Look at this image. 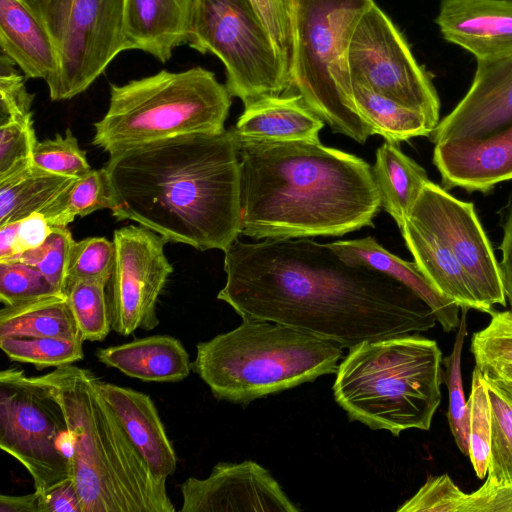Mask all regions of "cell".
Segmentation results:
<instances>
[{
	"label": "cell",
	"mask_w": 512,
	"mask_h": 512,
	"mask_svg": "<svg viewBox=\"0 0 512 512\" xmlns=\"http://www.w3.org/2000/svg\"><path fill=\"white\" fill-rule=\"evenodd\" d=\"M187 44L221 60L225 85L244 107L291 88L280 53L245 0H196Z\"/></svg>",
	"instance_id": "9c48e42d"
},
{
	"label": "cell",
	"mask_w": 512,
	"mask_h": 512,
	"mask_svg": "<svg viewBox=\"0 0 512 512\" xmlns=\"http://www.w3.org/2000/svg\"><path fill=\"white\" fill-rule=\"evenodd\" d=\"M33 120L0 125V179L32 164L37 144Z\"/></svg>",
	"instance_id": "7bdbcfd3"
},
{
	"label": "cell",
	"mask_w": 512,
	"mask_h": 512,
	"mask_svg": "<svg viewBox=\"0 0 512 512\" xmlns=\"http://www.w3.org/2000/svg\"><path fill=\"white\" fill-rule=\"evenodd\" d=\"M53 226L40 213L0 226V260H6L42 245Z\"/></svg>",
	"instance_id": "f6af8a7d"
},
{
	"label": "cell",
	"mask_w": 512,
	"mask_h": 512,
	"mask_svg": "<svg viewBox=\"0 0 512 512\" xmlns=\"http://www.w3.org/2000/svg\"><path fill=\"white\" fill-rule=\"evenodd\" d=\"M490 316L489 324L475 332L471 340V350L478 367L512 363V312L493 310Z\"/></svg>",
	"instance_id": "ab89813d"
},
{
	"label": "cell",
	"mask_w": 512,
	"mask_h": 512,
	"mask_svg": "<svg viewBox=\"0 0 512 512\" xmlns=\"http://www.w3.org/2000/svg\"><path fill=\"white\" fill-rule=\"evenodd\" d=\"M226 85L197 66L110 85L108 110L91 144L113 154L159 139L220 132L232 104Z\"/></svg>",
	"instance_id": "52a82bcc"
},
{
	"label": "cell",
	"mask_w": 512,
	"mask_h": 512,
	"mask_svg": "<svg viewBox=\"0 0 512 512\" xmlns=\"http://www.w3.org/2000/svg\"><path fill=\"white\" fill-rule=\"evenodd\" d=\"M462 512H512V484L496 485L486 480L466 494Z\"/></svg>",
	"instance_id": "bcb514c9"
},
{
	"label": "cell",
	"mask_w": 512,
	"mask_h": 512,
	"mask_svg": "<svg viewBox=\"0 0 512 512\" xmlns=\"http://www.w3.org/2000/svg\"><path fill=\"white\" fill-rule=\"evenodd\" d=\"M433 163L446 188L489 192L512 180V123L476 139H450L435 144Z\"/></svg>",
	"instance_id": "e0dca14e"
},
{
	"label": "cell",
	"mask_w": 512,
	"mask_h": 512,
	"mask_svg": "<svg viewBox=\"0 0 512 512\" xmlns=\"http://www.w3.org/2000/svg\"><path fill=\"white\" fill-rule=\"evenodd\" d=\"M0 45L26 78L46 80L56 70L52 42L22 0H0Z\"/></svg>",
	"instance_id": "cb8c5ba5"
},
{
	"label": "cell",
	"mask_w": 512,
	"mask_h": 512,
	"mask_svg": "<svg viewBox=\"0 0 512 512\" xmlns=\"http://www.w3.org/2000/svg\"><path fill=\"white\" fill-rule=\"evenodd\" d=\"M74 241L67 227H53L42 245L6 260L19 261L35 267L59 292L63 293Z\"/></svg>",
	"instance_id": "8d00e7d4"
},
{
	"label": "cell",
	"mask_w": 512,
	"mask_h": 512,
	"mask_svg": "<svg viewBox=\"0 0 512 512\" xmlns=\"http://www.w3.org/2000/svg\"><path fill=\"white\" fill-rule=\"evenodd\" d=\"M351 80L425 115L434 129L440 99L429 73L391 19L373 3L359 19L347 54Z\"/></svg>",
	"instance_id": "7c38bea8"
},
{
	"label": "cell",
	"mask_w": 512,
	"mask_h": 512,
	"mask_svg": "<svg viewBox=\"0 0 512 512\" xmlns=\"http://www.w3.org/2000/svg\"><path fill=\"white\" fill-rule=\"evenodd\" d=\"M115 207L113 188L105 168H101L75 178L39 212L51 226L67 227L76 217Z\"/></svg>",
	"instance_id": "f546056e"
},
{
	"label": "cell",
	"mask_w": 512,
	"mask_h": 512,
	"mask_svg": "<svg viewBox=\"0 0 512 512\" xmlns=\"http://www.w3.org/2000/svg\"><path fill=\"white\" fill-rule=\"evenodd\" d=\"M491 408V442L487 481L512 484V400L486 379Z\"/></svg>",
	"instance_id": "1f68e13d"
},
{
	"label": "cell",
	"mask_w": 512,
	"mask_h": 512,
	"mask_svg": "<svg viewBox=\"0 0 512 512\" xmlns=\"http://www.w3.org/2000/svg\"><path fill=\"white\" fill-rule=\"evenodd\" d=\"M238 144L242 235L337 237L374 226L381 202L362 158L320 141Z\"/></svg>",
	"instance_id": "3957f363"
},
{
	"label": "cell",
	"mask_w": 512,
	"mask_h": 512,
	"mask_svg": "<svg viewBox=\"0 0 512 512\" xmlns=\"http://www.w3.org/2000/svg\"><path fill=\"white\" fill-rule=\"evenodd\" d=\"M435 22L447 42L476 61L512 54V0H441Z\"/></svg>",
	"instance_id": "ac0fdd59"
},
{
	"label": "cell",
	"mask_w": 512,
	"mask_h": 512,
	"mask_svg": "<svg viewBox=\"0 0 512 512\" xmlns=\"http://www.w3.org/2000/svg\"><path fill=\"white\" fill-rule=\"evenodd\" d=\"M352 98L359 115L370 127L372 135H380L388 142L399 144L413 137H430L433 132L423 113L383 96L363 84L352 81Z\"/></svg>",
	"instance_id": "f1b7e54d"
},
{
	"label": "cell",
	"mask_w": 512,
	"mask_h": 512,
	"mask_svg": "<svg viewBox=\"0 0 512 512\" xmlns=\"http://www.w3.org/2000/svg\"><path fill=\"white\" fill-rule=\"evenodd\" d=\"M117 220L167 242L223 252L241 234L239 144L229 130L189 133L110 154Z\"/></svg>",
	"instance_id": "7a4b0ae2"
},
{
	"label": "cell",
	"mask_w": 512,
	"mask_h": 512,
	"mask_svg": "<svg viewBox=\"0 0 512 512\" xmlns=\"http://www.w3.org/2000/svg\"><path fill=\"white\" fill-rule=\"evenodd\" d=\"M442 360L437 342L418 333L363 341L338 365L334 399L372 430H429L442 399Z\"/></svg>",
	"instance_id": "5b68a950"
},
{
	"label": "cell",
	"mask_w": 512,
	"mask_h": 512,
	"mask_svg": "<svg viewBox=\"0 0 512 512\" xmlns=\"http://www.w3.org/2000/svg\"><path fill=\"white\" fill-rule=\"evenodd\" d=\"M469 402V452L471 464L478 478L488 472L491 442V408L483 373L475 366L472 373Z\"/></svg>",
	"instance_id": "e575fe53"
},
{
	"label": "cell",
	"mask_w": 512,
	"mask_h": 512,
	"mask_svg": "<svg viewBox=\"0 0 512 512\" xmlns=\"http://www.w3.org/2000/svg\"><path fill=\"white\" fill-rule=\"evenodd\" d=\"M113 242L115 262L107 297L111 329L123 336L139 328L152 330L159 324L158 298L173 272L164 253L168 242L134 225L116 229Z\"/></svg>",
	"instance_id": "4fadbf2b"
},
{
	"label": "cell",
	"mask_w": 512,
	"mask_h": 512,
	"mask_svg": "<svg viewBox=\"0 0 512 512\" xmlns=\"http://www.w3.org/2000/svg\"><path fill=\"white\" fill-rule=\"evenodd\" d=\"M39 501L40 512H82L80 496L72 478L39 493Z\"/></svg>",
	"instance_id": "7dc6e473"
},
{
	"label": "cell",
	"mask_w": 512,
	"mask_h": 512,
	"mask_svg": "<svg viewBox=\"0 0 512 512\" xmlns=\"http://www.w3.org/2000/svg\"><path fill=\"white\" fill-rule=\"evenodd\" d=\"M35 267L19 261H0V301L15 306L60 294Z\"/></svg>",
	"instance_id": "f35d334b"
},
{
	"label": "cell",
	"mask_w": 512,
	"mask_h": 512,
	"mask_svg": "<svg viewBox=\"0 0 512 512\" xmlns=\"http://www.w3.org/2000/svg\"><path fill=\"white\" fill-rule=\"evenodd\" d=\"M479 368L484 376L512 383V363H495Z\"/></svg>",
	"instance_id": "f907efd6"
},
{
	"label": "cell",
	"mask_w": 512,
	"mask_h": 512,
	"mask_svg": "<svg viewBox=\"0 0 512 512\" xmlns=\"http://www.w3.org/2000/svg\"><path fill=\"white\" fill-rule=\"evenodd\" d=\"M325 122L300 94L267 96L244 107L230 130L238 141H319Z\"/></svg>",
	"instance_id": "44dd1931"
},
{
	"label": "cell",
	"mask_w": 512,
	"mask_h": 512,
	"mask_svg": "<svg viewBox=\"0 0 512 512\" xmlns=\"http://www.w3.org/2000/svg\"><path fill=\"white\" fill-rule=\"evenodd\" d=\"M0 448L19 461L44 493L71 478L73 443L63 408L37 376L0 372Z\"/></svg>",
	"instance_id": "8fae6325"
},
{
	"label": "cell",
	"mask_w": 512,
	"mask_h": 512,
	"mask_svg": "<svg viewBox=\"0 0 512 512\" xmlns=\"http://www.w3.org/2000/svg\"><path fill=\"white\" fill-rule=\"evenodd\" d=\"M407 218L434 234L454 254L482 312L490 314L495 304L506 306L499 263L473 203L455 198L430 180Z\"/></svg>",
	"instance_id": "5bb4252c"
},
{
	"label": "cell",
	"mask_w": 512,
	"mask_h": 512,
	"mask_svg": "<svg viewBox=\"0 0 512 512\" xmlns=\"http://www.w3.org/2000/svg\"><path fill=\"white\" fill-rule=\"evenodd\" d=\"M343 349L284 324L243 319L235 329L199 342L191 367L216 399L245 406L335 374Z\"/></svg>",
	"instance_id": "8992f818"
},
{
	"label": "cell",
	"mask_w": 512,
	"mask_h": 512,
	"mask_svg": "<svg viewBox=\"0 0 512 512\" xmlns=\"http://www.w3.org/2000/svg\"><path fill=\"white\" fill-rule=\"evenodd\" d=\"M372 174L381 207L401 229L421 190L430 181L426 170L404 154L398 144L385 141L376 151Z\"/></svg>",
	"instance_id": "484cf974"
},
{
	"label": "cell",
	"mask_w": 512,
	"mask_h": 512,
	"mask_svg": "<svg viewBox=\"0 0 512 512\" xmlns=\"http://www.w3.org/2000/svg\"><path fill=\"white\" fill-rule=\"evenodd\" d=\"M83 342L52 336H0V348L11 360L33 364L37 369L82 360Z\"/></svg>",
	"instance_id": "4dcf8cb0"
},
{
	"label": "cell",
	"mask_w": 512,
	"mask_h": 512,
	"mask_svg": "<svg viewBox=\"0 0 512 512\" xmlns=\"http://www.w3.org/2000/svg\"><path fill=\"white\" fill-rule=\"evenodd\" d=\"M105 281H78L64 287L84 341H102L111 330Z\"/></svg>",
	"instance_id": "d6a6232c"
},
{
	"label": "cell",
	"mask_w": 512,
	"mask_h": 512,
	"mask_svg": "<svg viewBox=\"0 0 512 512\" xmlns=\"http://www.w3.org/2000/svg\"><path fill=\"white\" fill-rule=\"evenodd\" d=\"M373 0H294L290 85L336 133L364 144L372 135L352 98L347 54Z\"/></svg>",
	"instance_id": "ba28073f"
},
{
	"label": "cell",
	"mask_w": 512,
	"mask_h": 512,
	"mask_svg": "<svg viewBox=\"0 0 512 512\" xmlns=\"http://www.w3.org/2000/svg\"><path fill=\"white\" fill-rule=\"evenodd\" d=\"M280 53L290 75L294 0H245Z\"/></svg>",
	"instance_id": "b9f144b4"
},
{
	"label": "cell",
	"mask_w": 512,
	"mask_h": 512,
	"mask_svg": "<svg viewBox=\"0 0 512 512\" xmlns=\"http://www.w3.org/2000/svg\"><path fill=\"white\" fill-rule=\"evenodd\" d=\"M182 512H298L278 481L251 460L219 462L207 478L181 485Z\"/></svg>",
	"instance_id": "9a60e30c"
},
{
	"label": "cell",
	"mask_w": 512,
	"mask_h": 512,
	"mask_svg": "<svg viewBox=\"0 0 512 512\" xmlns=\"http://www.w3.org/2000/svg\"><path fill=\"white\" fill-rule=\"evenodd\" d=\"M400 230L414 262L434 288L461 309L482 312L466 273L450 249L434 234L409 218Z\"/></svg>",
	"instance_id": "d4e9b609"
},
{
	"label": "cell",
	"mask_w": 512,
	"mask_h": 512,
	"mask_svg": "<svg viewBox=\"0 0 512 512\" xmlns=\"http://www.w3.org/2000/svg\"><path fill=\"white\" fill-rule=\"evenodd\" d=\"M115 245L105 237H88L74 241L65 285L78 281H105L108 283L114 268ZM64 290V289H63Z\"/></svg>",
	"instance_id": "d590c367"
},
{
	"label": "cell",
	"mask_w": 512,
	"mask_h": 512,
	"mask_svg": "<svg viewBox=\"0 0 512 512\" xmlns=\"http://www.w3.org/2000/svg\"><path fill=\"white\" fill-rule=\"evenodd\" d=\"M484 377L486 379L490 380L491 382H493L500 390H502L512 400V383L492 379L487 376H484Z\"/></svg>",
	"instance_id": "816d5d0a"
},
{
	"label": "cell",
	"mask_w": 512,
	"mask_h": 512,
	"mask_svg": "<svg viewBox=\"0 0 512 512\" xmlns=\"http://www.w3.org/2000/svg\"><path fill=\"white\" fill-rule=\"evenodd\" d=\"M61 404L73 451L71 478L82 512H174L167 478L157 476L96 387V375L72 364L37 376Z\"/></svg>",
	"instance_id": "277c9868"
},
{
	"label": "cell",
	"mask_w": 512,
	"mask_h": 512,
	"mask_svg": "<svg viewBox=\"0 0 512 512\" xmlns=\"http://www.w3.org/2000/svg\"><path fill=\"white\" fill-rule=\"evenodd\" d=\"M0 336L82 339L64 293L15 306H3L0 310Z\"/></svg>",
	"instance_id": "4316f807"
},
{
	"label": "cell",
	"mask_w": 512,
	"mask_h": 512,
	"mask_svg": "<svg viewBox=\"0 0 512 512\" xmlns=\"http://www.w3.org/2000/svg\"><path fill=\"white\" fill-rule=\"evenodd\" d=\"M327 245L346 262L369 266L407 286L431 308L445 332L457 328L461 308L440 294L415 262L405 261L392 254L371 236L335 241Z\"/></svg>",
	"instance_id": "7402d4cb"
},
{
	"label": "cell",
	"mask_w": 512,
	"mask_h": 512,
	"mask_svg": "<svg viewBox=\"0 0 512 512\" xmlns=\"http://www.w3.org/2000/svg\"><path fill=\"white\" fill-rule=\"evenodd\" d=\"M70 128L64 135L37 142L32 165L59 175L81 177L92 170L87 157Z\"/></svg>",
	"instance_id": "74e56055"
},
{
	"label": "cell",
	"mask_w": 512,
	"mask_h": 512,
	"mask_svg": "<svg viewBox=\"0 0 512 512\" xmlns=\"http://www.w3.org/2000/svg\"><path fill=\"white\" fill-rule=\"evenodd\" d=\"M512 123V54L477 61L472 83L453 110L431 134L436 144L450 139H476Z\"/></svg>",
	"instance_id": "2e32d148"
},
{
	"label": "cell",
	"mask_w": 512,
	"mask_h": 512,
	"mask_svg": "<svg viewBox=\"0 0 512 512\" xmlns=\"http://www.w3.org/2000/svg\"><path fill=\"white\" fill-rule=\"evenodd\" d=\"M15 63L4 53L0 57V125L9 121L33 120L30 94L24 78L15 69Z\"/></svg>",
	"instance_id": "ee69618b"
},
{
	"label": "cell",
	"mask_w": 512,
	"mask_h": 512,
	"mask_svg": "<svg viewBox=\"0 0 512 512\" xmlns=\"http://www.w3.org/2000/svg\"><path fill=\"white\" fill-rule=\"evenodd\" d=\"M96 387L151 470L163 478L172 475L177 468L176 452L153 400L145 393L98 377Z\"/></svg>",
	"instance_id": "d6986e66"
},
{
	"label": "cell",
	"mask_w": 512,
	"mask_h": 512,
	"mask_svg": "<svg viewBox=\"0 0 512 512\" xmlns=\"http://www.w3.org/2000/svg\"><path fill=\"white\" fill-rule=\"evenodd\" d=\"M499 249L501 251L499 267L503 290L512 312V203L509 205L503 225V236Z\"/></svg>",
	"instance_id": "c3c4849f"
},
{
	"label": "cell",
	"mask_w": 512,
	"mask_h": 512,
	"mask_svg": "<svg viewBox=\"0 0 512 512\" xmlns=\"http://www.w3.org/2000/svg\"><path fill=\"white\" fill-rule=\"evenodd\" d=\"M196 0H125L127 50L146 52L161 62L187 43Z\"/></svg>",
	"instance_id": "ffe728a7"
},
{
	"label": "cell",
	"mask_w": 512,
	"mask_h": 512,
	"mask_svg": "<svg viewBox=\"0 0 512 512\" xmlns=\"http://www.w3.org/2000/svg\"><path fill=\"white\" fill-rule=\"evenodd\" d=\"M224 253L226 282L217 298L242 319L284 324L347 349L424 332L437 321L401 282L310 238H237Z\"/></svg>",
	"instance_id": "6da1fadb"
},
{
	"label": "cell",
	"mask_w": 512,
	"mask_h": 512,
	"mask_svg": "<svg viewBox=\"0 0 512 512\" xmlns=\"http://www.w3.org/2000/svg\"><path fill=\"white\" fill-rule=\"evenodd\" d=\"M74 179L32 164L0 179V226L41 211Z\"/></svg>",
	"instance_id": "83f0119b"
},
{
	"label": "cell",
	"mask_w": 512,
	"mask_h": 512,
	"mask_svg": "<svg viewBox=\"0 0 512 512\" xmlns=\"http://www.w3.org/2000/svg\"><path fill=\"white\" fill-rule=\"evenodd\" d=\"M467 311L468 309H461L452 352L442 360L445 368L442 378L449 395L447 418L455 442L464 455L469 452V402L463 391L461 354L467 336Z\"/></svg>",
	"instance_id": "836d02e7"
},
{
	"label": "cell",
	"mask_w": 512,
	"mask_h": 512,
	"mask_svg": "<svg viewBox=\"0 0 512 512\" xmlns=\"http://www.w3.org/2000/svg\"><path fill=\"white\" fill-rule=\"evenodd\" d=\"M98 361L125 375L147 382H178L192 369L182 342L168 335H154L99 348Z\"/></svg>",
	"instance_id": "603a6c76"
},
{
	"label": "cell",
	"mask_w": 512,
	"mask_h": 512,
	"mask_svg": "<svg viewBox=\"0 0 512 512\" xmlns=\"http://www.w3.org/2000/svg\"><path fill=\"white\" fill-rule=\"evenodd\" d=\"M48 34L56 70L45 81L53 101L87 90L127 50L125 0H22Z\"/></svg>",
	"instance_id": "30bf717a"
},
{
	"label": "cell",
	"mask_w": 512,
	"mask_h": 512,
	"mask_svg": "<svg viewBox=\"0 0 512 512\" xmlns=\"http://www.w3.org/2000/svg\"><path fill=\"white\" fill-rule=\"evenodd\" d=\"M466 494L448 474L429 476L397 512H462Z\"/></svg>",
	"instance_id": "60d3db41"
},
{
	"label": "cell",
	"mask_w": 512,
	"mask_h": 512,
	"mask_svg": "<svg viewBox=\"0 0 512 512\" xmlns=\"http://www.w3.org/2000/svg\"><path fill=\"white\" fill-rule=\"evenodd\" d=\"M0 512H40L39 493L12 496L0 495Z\"/></svg>",
	"instance_id": "681fc988"
}]
</instances>
